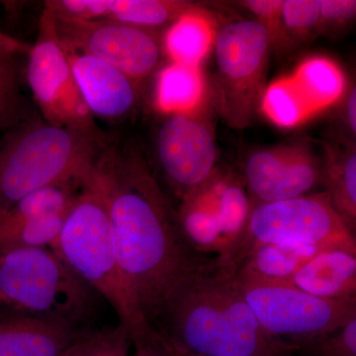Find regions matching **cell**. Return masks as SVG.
I'll return each instance as SVG.
<instances>
[{
	"label": "cell",
	"instance_id": "12",
	"mask_svg": "<svg viewBox=\"0 0 356 356\" xmlns=\"http://www.w3.org/2000/svg\"><path fill=\"white\" fill-rule=\"evenodd\" d=\"M325 163L303 142L259 149L245 161V186L254 205L300 197L322 182Z\"/></svg>",
	"mask_w": 356,
	"mask_h": 356
},
{
	"label": "cell",
	"instance_id": "31",
	"mask_svg": "<svg viewBox=\"0 0 356 356\" xmlns=\"http://www.w3.org/2000/svg\"><path fill=\"white\" fill-rule=\"evenodd\" d=\"M321 28H336L353 21L356 15L355 0H320Z\"/></svg>",
	"mask_w": 356,
	"mask_h": 356
},
{
	"label": "cell",
	"instance_id": "13",
	"mask_svg": "<svg viewBox=\"0 0 356 356\" xmlns=\"http://www.w3.org/2000/svg\"><path fill=\"white\" fill-rule=\"evenodd\" d=\"M65 51L79 92L93 117L117 121L132 113L138 102L135 81L100 58Z\"/></svg>",
	"mask_w": 356,
	"mask_h": 356
},
{
	"label": "cell",
	"instance_id": "35",
	"mask_svg": "<svg viewBox=\"0 0 356 356\" xmlns=\"http://www.w3.org/2000/svg\"><path fill=\"white\" fill-rule=\"evenodd\" d=\"M128 339L125 334H121L108 348L98 353L95 356H122L127 353Z\"/></svg>",
	"mask_w": 356,
	"mask_h": 356
},
{
	"label": "cell",
	"instance_id": "32",
	"mask_svg": "<svg viewBox=\"0 0 356 356\" xmlns=\"http://www.w3.org/2000/svg\"><path fill=\"white\" fill-rule=\"evenodd\" d=\"M123 334L120 329H117L115 331L97 332L84 337L62 356H95L108 348L110 344L113 343Z\"/></svg>",
	"mask_w": 356,
	"mask_h": 356
},
{
	"label": "cell",
	"instance_id": "18",
	"mask_svg": "<svg viewBox=\"0 0 356 356\" xmlns=\"http://www.w3.org/2000/svg\"><path fill=\"white\" fill-rule=\"evenodd\" d=\"M216 33L210 13L196 6L166 30L163 50L172 63L201 67L214 47Z\"/></svg>",
	"mask_w": 356,
	"mask_h": 356
},
{
	"label": "cell",
	"instance_id": "36",
	"mask_svg": "<svg viewBox=\"0 0 356 356\" xmlns=\"http://www.w3.org/2000/svg\"><path fill=\"white\" fill-rule=\"evenodd\" d=\"M0 305L10 306L8 300L6 298V296L1 292H0Z\"/></svg>",
	"mask_w": 356,
	"mask_h": 356
},
{
	"label": "cell",
	"instance_id": "25",
	"mask_svg": "<svg viewBox=\"0 0 356 356\" xmlns=\"http://www.w3.org/2000/svg\"><path fill=\"white\" fill-rule=\"evenodd\" d=\"M20 53L0 46V131L13 130L32 119L21 88Z\"/></svg>",
	"mask_w": 356,
	"mask_h": 356
},
{
	"label": "cell",
	"instance_id": "17",
	"mask_svg": "<svg viewBox=\"0 0 356 356\" xmlns=\"http://www.w3.org/2000/svg\"><path fill=\"white\" fill-rule=\"evenodd\" d=\"M323 250L327 248L299 243L257 245L243 255L231 275L247 282L290 284L297 271Z\"/></svg>",
	"mask_w": 356,
	"mask_h": 356
},
{
	"label": "cell",
	"instance_id": "30",
	"mask_svg": "<svg viewBox=\"0 0 356 356\" xmlns=\"http://www.w3.org/2000/svg\"><path fill=\"white\" fill-rule=\"evenodd\" d=\"M238 3L254 14V20L266 28L271 48L286 42L282 24L283 0H245Z\"/></svg>",
	"mask_w": 356,
	"mask_h": 356
},
{
	"label": "cell",
	"instance_id": "24",
	"mask_svg": "<svg viewBox=\"0 0 356 356\" xmlns=\"http://www.w3.org/2000/svg\"><path fill=\"white\" fill-rule=\"evenodd\" d=\"M178 227L185 242L199 252H224L219 220L210 208L197 199L188 196L182 200L177 214Z\"/></svg>",
	"mask_w": 356,
	"mask_h": 356
},
{
	"label": "cell",
	"instance_id": "15",
	"mask_svg": "<svg viewBox=\"0 0 356 356\" xmlns=\"http://www.w3.org/2000/svg\"><path fill=\"white\" fill-rule=\"evenodd\" d=\"M290 285L327 300L356 298V252L321 250L293 276Z\"/></svg>",
	"mask_w": 356,
	"mask_h": 356
},
{
	"label": "cell",
	"instance_id": "10",
	"mask_svg": "<svg viewBox=\"0 0 356 356\" xmlns=\"http://www.w3.org/2000/svg\"><path fill=\"white\" fill-rule=\"evenodd\" d=\"M213 107L214 99L209 93L197 108L168 115L159 128L156 140L159 163L181 200L214 172L217 146Z\"/></svg>",
	"mask_w": 356,
	"mask_h": 356
},
{
	"label": "cell",
	"instance_id": "6",
	"mask_svg": "<svg viewBox=\"0 0 356 356\" xmlns=\"http://www.w3.org/2000/svg\"><path fill=\"white\" fill-rule=\"evenodd\" d=\"M0 292L28 315L72 324L88 313L95 293L51 248L0 254Z\"/></svg>",
	"mask_w": 356,
	"mask_h": 356
},
{
	"label": "cell",
	"instance_id": "3",
	"mask_svg": "<svg viewBox=\"0 0 356 356\" xmlns=\"http://www.w3.org/2000/svg\"><path fill=\"white\" fill-rule=\"evenodd\" d=\"M50 248L108 302L118 317V329L135 348L163 339L147 321L122 271L112 238L106 188L97 165Z\"/></svg>",
	"mask_w": 356,
	"mask_h": 356
},
{
	"label": "cell",
	"instance_id": "22",
	"mask_svg": "<svg viewBox=\"0 0 356 356\" xmlns=\"http://www.w3.org/2000/svg\"><path fill=\"white\" fill-rule=\"evenodd\" d=\"M86 180L62 182L28 194L10 207L0 211V225L31 221L70 212Z\"/></svg>",
	"mask_w": 356,
	"mask_h": 356
},
{
	"label": "cell",
	"instance_id": "16",
	"mask_svg": "<svg viewBox=\"0 0 356 356\" xmlns=\"http://www.w3.org/2000/svg\"><path fill=\"white\" fill-rule=\"evenodd\" d=\"M188 196H193L216 214L224 242V252L219 255L222 257L242 234L254 207L247 188L235 175L215 170Z\"/></svg>",
	"mask_w": 356,
	"mask_h": 356
},
{
	"label": "cell",
	"instance_id": "33",
	"mask_svg": "<svg viewBox=\"0 0 356 356\" xmlns=\"http://www.w3.org/2000/svg\"><path fill=\"white\" fill-rule=\"evenodd\" d=\"M122 356H194L180 353L173 348L165 339L156 343L144 344V346L136 348L135 353L132 355H126Z\"/></svg>",
	"mask_w": 356,
	"mask_h": 356
},
{
	"label": "cell",
	"instance_id": "7",
	"mask_svg": "<svg viewBox=\"0 0 356 356\" xmlns=\"http://www.w3.org/2000/svg\"><path fill=\"white\" fill-rule=\"evenodd\" d=\"M215 107L232 127H248L259 109L266 89L271 49L266 28L257 21H229L217 30Z\"/></svg>",
	"mask_w": 356,
	"mask_h": 356
},
{
	"label": "cell",
	"instance_id": "2",
	"mask_svg": "<svg viewBox=\"0 0 356 356\" xmlns=\"http://www.w3.org/2000/svg\"><path fill=\"white\" fill-rule=\"evenodd\" d=\"M159 318L175 350L194 356H285L297 348L267 334L235 278L204 262L173 291Z\"/></svg>",
	"mask_w": 356,
	"mask_h": 356
},
{
	"label": "cell",
	"instance_id": "21",
	"mask_svg": "<svg viewBox=\"0 0 356 356\" xmlns=\"http://www.w3.org/2000/svg\"><path fill=\"white\" fill-rule=\"evenodd\" d=\"M196 4L179 0H104L102 20L161 35Z\"/></svg>",
	"mask_w": 356,
	"mask_h": 356
},
{
	"label": "cell",
	"instance_id": "11",
	"mask_svg": "<svg viewBox=\"0 0 356 356\" xmlns=\"http://www.w3.org/2000/svg\"><path fill=\"white\" fill-rule=\"evenodd\" d=\"M55 23L65 50L100 58L136 83L154 74L163 60V39L156 33L111 20H70L55 16Z\"/></svg>",
	"mask_w": 356,
	"mask_h": 356
},
{
	"label": "cell",
	"instance_id": "29",
	"mask_svg": "<svg viewBox=\"0 0 356 356\" xmlns=\"http://www.w3.org/2000/svg\"><path fill=\"white\" fill-rule=\"evenodd\" d=\"M304 346L314 356H356V318Z\"/></svg>",
	"mask_w": 356,
	"mask_h": 356
},
{
	"label": "cell",
	"instance_id": "27",
	"mask_svg": "<svg viewBox=\"0 0 356 356\" xmlns=\"http://www.w3.org/2000/svg\"><path fill=\"white\" fill-rule=\"evenodd\" d=\"M65 214L0 225V254L21 248H50L63 228Z\"/></svg>",
	"mask_w": 356,
	"mask_h": 356
},
{
	"label": "cell",
	"instance_id": "14",
	"mask_svg": "<svg viewBox=\"0 0 356 356\" xmlns=\"http://www.w3.org/2000/svg\"><path fill=\"white\" fill-rule=\"evenodd\" d=\"M83 337L67 321L0 315V356H62Z\"/></svg>",
	"mask_w": 356,
	"mask_h": 356
},
{
	"label": "cell",
	"instance_id": "23",
	"mask_svg": "<svg viewBox=\"0 0 356 356\" xmlns=\"http://www.w3.org/2000/svg\"><path fill=\"white\" fill-rule=\"evenodd\" d=\"M259 109L271 123L285 129L298 127L314 117L291 74L266 86Z\"/></svg>",
	"mask_w": 356,
	"mask_h": 356
},
{
	"label": "cell",
	"instance_id": "28",
	"mask_svg": "<svg viewBox=\"0 0 356 356\" xmlns=\"http://www.w3.org/2000/svg\"><path fill=\"white\" fill-rule=\"evenodd\" d=\"M320 0H285L282 24L285 38L304 40L320 30Z\"/></svg>",
	"mask_w": 356,
	"mask_h": 356
},
{
	"label": "cell",
	"instance_id": "9",
	"mask_svg": "<svg viewBox=\"0 0 356 356\" xmlns=\"http://www.w3.org/2000/svg\"><path fill=\"white\" fill-rule=\"evenodd\" d=\"M26 54L28 84L44 121L57 127L102 132L77 88L48 6L40 19L38 38Z\"/></svg>",
	"mask_w": 356,
	"mask_h": 356
},
{
	"label": "cell",
	"instance_id": "8",
	"mask_svg": "<svg viewBox=\"0 0 356 356\" xmlns=\"http://www.w3.org/2000/svg\"><path fill=\"white\" fill-rule=\"evenodd\" d=\"M235 280L262 329L280 339L289 337L297 348L356 318V298L322 299L290 284Z\"/></svg>",
	"mask_w": 356,
	"mask_h": 356
},
{
	"label": "cell",
	"instance_id": "4",
	"mask_svg": "<svg viewBox=\"0 0 356 356\" xmlns=\"http://www.w3.org/2000/svg\"><path fill=\"white\" fill-rule=\"evenodd\" d=\"M10 131L0 145V211L44 187L84 181L108 147L102 132L34 119Z\"/></svg>",
	"mask_w": 356,
	"mask_h": 356
},
{
	"label": "cell",
	"instance_id": "26",
	"mask_svg": "<svg viewBox=\"0 0 356 356\" xmlns=\"http://www.w3.org/2000/svg\"><path fill=\"white\" fill-rule=\"evenodd\" d=\"M322 182L337 212L351 227L356 222V153L355 147L339 156H327Z\"/></svg>",
	"mask_w": 356,
	"mask_h": 356
},
{
	"label": "cell",
	"instance_id": "19",
	"mask_svg": "<svg viewBox=\"0 0 356 356\" xmlns=\"http://www.w3.org/2000/svg\"><path fill=\"white\" fill-rule=\"evenodd\" d=\"M291 76L314 116L341 102L348 90L343 67L324 56L302 60Z\"/></svg>",
	"mask_w": 356,
	"mask_h": 356
},
{
	"label": "cell",
	"instance_id": "5",
	"mask_svg": "<svg viewBox=\"0 0 356 356\" xmlns=\"http://www.w3.org/2000/svg\"><path fill=\"white\" fill-rule=\"evenodd\" d=\"M266 243H299L356 252L353 228L334 207L327 192L254 204L238 240L213 261L232 274L248 250Z\"/></svg>",
	"mask_w": 356,
	"mask_h": 356
},
{
	"label": "cell",
	"instance_id": "1",
	"mask_svg": "<svg viewBox=\"0 0 356 356\" xmlns=\"http://www.w3.org/2000/svg\"><path fill=\"white\" fill-rule=\"evenodd\" d=\"M122 271L149 323L204 261L185 242L177 214L137 149L108 147L98 161Z\"/></svg>",
	"mask_w": 356,
	"mask_h": 356
},
{
	"label": "cell",
	"instance_id": "34",
	"mask_svg": "<svg viewBox=\"0 0 356 356\" xmlns=\"http://www.w3.org/2000/svg\"><path fill=\"white\" fill-rule=\"evenodd\" d=\"M346 119L351 135L356 134V88L355 86L348 90L346 96Z\"/></svg>",
	"mask_w": 356,
	"mask_h": 356
},
{
	"label": "cell",
	"instance_id": "20",
	"mask_svg": "<svg viewBox=\"0 0 356 356\" xmlns=\"http://www.w3.org/2000/svg\"><path fill=\"white\" fill-rule=\"evenodd\" d=\"M208 95L201 67L170 63L156 79L154 103L161 113H184L200 106Z\"/></svg>",
	"mask_w": 356,
	"mask_h": 356
}]
</instances>
